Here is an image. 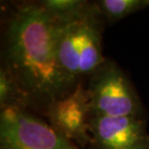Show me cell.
<instances>
[{"mask_svg":"<svg viewBox=\"0 0 149 149\" xmlns=\"http://www.w3.org/2000/svg\"><path fill=\"white\" fill-rule=\"evenodd\" d=\"M59 22L40 2L19 4L6 22L4 63L27 106L44 108L72 92L57 58Z\"/></svg>","mask_w":149,"mask_h":149,"instance_id":"cell-1","label":"cell"},{"mask_svg":"<svg viewBox=\"0 0 149 149\" xmlns=\"http://www.w3.org/2000/svg\"><path fill=\"white\" fill-rule=\"evenodd\" d=\"M104 19L96 10L67 22H59L57 58L61 72L71 90L105 61L102 49Z\"/></svg>","mask_w":149,"mask_h":149,"instance_id":"cell-2","label":"cell"},{"mask_svg":"<svg viewBox=\"0 0 149 149\" xmlns=\"http://www.w3.org/2000/svg\"><path fill=\"white\" fill-rule=\"evenodd\" d=\"M92 114L143 118L144 107L123 69L111 59L105 61L88 79L86 86Z\"/></svg>","mask_w":149,"mask_h":149,"instance_id":"cell-3","label":"cell"},{"mask_svg":"<svg viewBox=\"0 0 149 149\" xmlns=\"http://www.w3.org/2000/svg\"><path fill=\"white\" fill-rule=\"evenodd\" d=\"M0 149H82L59 135L27 109L7 107L0 112Z\"/></svg>","mask_w":149,"mask_h":149,"instance_id":"cell-4","label":"cell"},{"mask_svg":"<svg viewBox=\"0 0 149 149\" xmlns=\"http://www.w3.org/2000/svg\"><path fill=\"white\" fill-rule=\"evenodd\" d=\"M49 124L59 135L80 148L90 145V99L83 84L66 96L52 101L46 109Z\"/></svg>","mask_w":149,"mask_h":149,"instance_id":"cell-5","label":"cell"},{"mask_svg":"<svg viewBox=\"0 0 149 149\" xmlns=\"http://www.w3.org/2000/svg\"><path fill=\"white\" fill-rule=\"evenodd\" d=\"M92 149H147L149 134L144 118L91 115Z\"/></svg>","mask_w":149,"mask_h":149,"instance_id":"cell-6","label":"cell"},{"mask_svg":"<svg viewBox=\"0 0 149 149\" xmlns=\"http://www.w3.org/2000/svg\"><path fill=\"white\" fill-rule=\"evenodd\" d=\"M39 2L60 22H71L96 10L95 2L84 0H43Z\"/></svg>","mask_w":149,"mask_h":149,"instance_id":"cell-7","label":"cell"},{"mask_svg":"<svg viewBox=\"0 0 149 149\" xmlns=\"http://www.w3.org/2000/svg\"><path fill=\"white\" fill-rule=\"evenodd\" d=\"M96 8L104 20L115 22L149 7V0H99Z\"/></svg>","mask_w":149,"mask_h":149,"instance_id":"cell-8","label":"cell"},{"mask_svg":"<svg viewBox=\"0 0 149 149\" xmlns=\"http://www.w3.org/2000/svg\"><path fill=\"white\" fill-rule=\"evenodd\" d=\"M20 107L28 109L27 103L17 80L7 68H0V108Z\"/></svg>","mask_w":149,"mask_h":149,"instance_id":"cell-9","label":"cell"},{"mask_svg":"<svg viewBox=\"0 0 149 149\" xmlns=\"http://www.w3.org/2000/svg\"><path fill=\"white\" fill-rule=\"evenodd\" d=\"M147 149H149V144H148V147H147Z\"/></svg>","mask_w":149,"mask_h":149,"instance_id":"cell-10","label":"cell"}]
</instances>
